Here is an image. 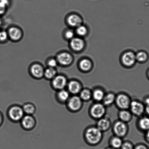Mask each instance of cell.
I'll list each match as a JSON object with an SVG mask.
<instances>
[{
    "mask_svg": "<svg viewBox=\"0 0 149 149\" xmlns=\"http://www.w3.org/2000/svg\"><path fill=\"white\" fill-rule=\"evenodd\" d=\"M102 132L96 127H89L85 132L84 135L85 141L89 145H97L102 141Z\"/></svg>",
    "mask_w": 149,
    "mask_h": 149,
    "instance_id": "6da1fadb",
    "label": "cell"
},
{
    "mask_svg": "<svg viewBox=\"0 0 149 149\" xmlns=\"http://www.w3.org/2000/svg\"><path fill=\"white\" fill-rule=\"evenodd\" d=\"M106 111L105 105L103 104L97 102L91 107L90 113L92 118L95 119H99L104 117Z\"/></svg>",
    "mask_w": 149,
    "mask_h": 149,
    "instance_id": "7a4b0ae2",
    "label": "cell"
},
{
    "mask_svg": "<svg viewBox=\"0 0 149 149\" xmlns=\"http://www.w3.org/2000/svg\"><path fill=\"white\" fill-rule=\"evenodd\" d=\"M131 102L128 95L124 93H120L116 96L115 102L117 106L122 110L128 109Z\"/></svg>",
    "mask_w": 149,
    "mask_h": 149,
    "instance_id": "3957f363",
    "label": "cell"
},
{
    "mask_svg": "<svg viewBox=\"0 0 149 149\" xmlns=\"http://www.w3.org/2000/svg\"><path fill=\"white\" fill-rule=\"evenodd\" d=\"M129 108L132 114L137 116H141L145 112V105L139 101H131Z\"/></svg>",
    "mask_w": 149,
    "mask_h": 149,
    "instance_id": "277c9868",
    "label": "cell"
},
{
    "mask_svg": "<svg viewBox=\"0 0 149 149\" xmlns=\"http://www.w3.org/2000/svg\"><path fill=\"white\" fill-rule=\"evenodd\" d=\"M113 130L116 136L122 138L126 135L128 132V126L126 123L120 120L115 123Z\"/></svg>",
    "mask_w": 149,
    "mask_h": 149,
    "instance_id": "5b68a950",
    "label": "cell"
},
{
    "mask_svg": "<svg viewBox=\"0 0 149 149\" xmlns=\"http://www.w3.org/2000/svg\"><path fill=\"white\" fill-rule=\"evenodd\" d=\"M82 101L80 97L74 95L69 98L68 107L71 111L74 112L79 111L82 107Z\"/></svg>",
    "mask_w": 149,
    "mask_h": 149,
    "instance_id": "8992f818",
    "label": "cell"
},
{
    "mask_svg": "<svg viewBox=\"0 0 149 149\" xmlns=\"http://www.w3.org/2000/svg\"><path fill=\"white\" fill-rule=\"evenodd\" d=\"M24 111L22 108L18 106H14L10 109L8 115L10 118L13 120L18 121L22 119Z\"/></svg>",
    "mask_w": 149,
    "mask_h": 149,
    "instance_id": "52a82bcc",
    "label": "cell"
},
{
    "mask_svg": "<svg viewBox=\"0 0 149 149\" xmlns=\"http://www.w3.org/2000/svg\"><path fill=\"white\" fill-rule=\"evenodd\" d=\"M67 79L65 76L62 75L56 76L52 81V85L53 87L56 89H63L67 85Z\"/></svg>",
    "mask_w": 149,
    "mask_h": 149,
    "instance_id": "ba28073f",
    "label": "cell"
},
{
    "mask_svg": "<svg viewBox=\"0 0 149 149\" xmlns=\"http://www.w3.org/2000/svg\"><path fill=\"white\" fill-rule=\"evenodd\" d=\"M67 86L69 92L73 95L79 93L82 90V85L80 82L77 81H71L68 84Z\"/></svg>",
    "mask_w": 149,
    "mask_h": 149,
    "instance_id": "9c48e42d",
    "label": "cell"
},
{
    "mask_svg": "<svg viewBox=\"0 0 149 149\" xmlns=\"http://www.w3.org/2000/svg\"><path fill=\"white\" fill-rule=\"evenodd\" d=\"M111 126L110 120L107 118L103 117L98 119L96 127L102 132L107 131L110 128Z\"/></svg>",
    "mask_w": 149,
    "mask_h": 149,
    "instance_id": "30bf717a",
    "label": "cell"
},
{
    "mask_svg": "<svg viewBox=\"0 0 149 149\" xmlns=\"http://www.w3.org/2000/svg\"><path fill=\"white\" fill-rule=\"evenodd\" d=\"M122 61L123 64L127 66H131L135 63L136 56L131 52L126 53L123 56Z\"/></svg>",
    "mask_w": 149,
    "mask_h": 149,
    "instance_id": "8fae6325",
    "label": "cell"
},
{
    "mask_svg": "<svg viewBox=\"0 0 149 149\" xmlns=\"http://www.w3.org/2000/svg\"><path fill=\"white\" fill-rule=\"evenodd\" d=\"M72 56L69 53L63 52L57 56V60L60 64L63 65H68L71 63Z\"/></svg>",
    "mask_w": 149,
    "mask_h": 149,
    "instance_id": "7c38bea8",
    "label": "cell"
},
{
    "mask_svg": "<svg viewBox=\"0 0 149 149\" xmlns=\"http://www.w3.org/2000/svg\"><path fill=\"white\" fill-rule=\"evenodd\" d=\"M31 72L33 76L37 78L42 77L44 75V70L42 66L39 64H34L31 66Z\"/></svg>",
    "mask_w": 149,
    "mask_h": 149,
    "instance_id": "4fadbf2b",
    "label": "cell"
},
{
    "mask_svg": "<svg viewBox=\"0 0 149 149\" xmlns=\"http://www.w3.org/2000/svg\"><path fill=\"white\" fill-rule=\"evenodd\" d=\"M70 45L73 50L76 51H79L83 48L84 43L81 39L75 38L72 39Z\"/></svg>",
    "mask_w": 149,
    "mask_h": 149,
    "instance_id": "5bb4252c",
    "label": "cell"
},
{
    "mask_svg": "<svg viewBox=\"0 0 149 149\" xmlns=\"http://www.w3.org/2000/svg\"><path fill=\"white\" fill-rule=\"evenodd\" d=\"M22 123L24 128L30 130L34 126L35 121L31 116L27 115L23 118Z\"/></svg>",
    "mask_w": 149,
    "mask_h": 149,
    "instance_id": "9a60e30c",
    "label": "cell"
},
{
    "mask_svg": "<svg viewBox=\"0 0 149 149\" xmlns=\"http://www.w3.org/2000/svg\"><path fill=\"white\" fill-rule=\"evenodd\" d=\"M8 35L12 40H20L22 36V32L19 29L13 27L10 29Z\"/></svg>",
    "mask_w": 149,
    "mask_h": 149,
    "instance_id": "2e32d148",
    "label": "cell"
},
{
    "mask_svg": "<svg viewBox=\"0 0 149 149\" xmlns=\"http://www.w3.org/2000/svg\"><path fill=\"white\" fill-rule=\"evenodd\" d=\"M67 22L68 24L71 26L77 27L81 25L82 20L79 16L76 14H72L68 17Z\"/></svg>",
    "mask_w": 149,
    "mask_h": 149,
    "instance_id": "e0dca14e",
    "label": "cell"
},
{
    "mask_svg": "<svg viewBox=\"0 0 149 149\" xmlns=\"http://www.w3.org/2000/svg\"><path fill=\"white\" fill-rule=\"evenodd\" d=\"M138 125L141 131L146 132L149 130V117L143 116L139 120Z\"/></svg>",
    "mask_w": 149,
    "mask_h": 149,
    "instance_id": "ac0fdd59",
    "label": "cell"
},
{
    "mask_svg": "<svg viewBox=\"0 0 149 149\" xmlns=\"http://www.w3.org/2000/svg\"><path fill=\"white\" fill-rule=\"evenodd\" d=\"M132 113L127 109H122L118 113L120 120L126 123L129 122L132 119Z\"/></svg>",
    "mask_w": 149,
    "mask_h": 149,
    "instance_id": "d6986e66",
    "label": "cell"
},
{
    "mask_svg": "<svg viewBox=\"0 0 149 149\" xmlns=\"http://www.w3.org/2000/svg\"><path fill=\"white\" fill-rule=\"evenodd\" d=\"M116 97V96L112 93H109L105 95L102 101L103 104L105 107L111 106L115 102Z\"/></svg>",
    "mask_w": 149,
    "mask_h": 149,
    "instance_id": "ffe728a7",
    "label": "cell"
},
{
    "mask_svg": "<svg viewBox=\"0 0 149 149\" xmlns=\"http://www.w3.org/2000/svg\"><path fill=\"white\" fill-rule=\"evenodd\" d=\"M105 94L102 89L97 88L92 92V98L97 102H100L103 100Z\"/></svg>",
    "mask_w": 149,
    "mask_h": 149,
    "instance_id": "44dd1931",
    "label": "cell"
},
{
    "mask_svg": "<svg viewBox=\"0 0 149 149\" xmlns=\"http://www.w3.org/2000/svg\"><path fill=\"white\" fill-rule=\"evenodd\" d=\"M123 142L121 137L115 136L112 137L109 141L110 146L116 149H120Z\"/></svg>",
    "mask_w": 149,
    "mask_h": 149,
    "instance_id": "7402d4cb",
    "label": "cell"
},
{
    "mask_svg": "<svg viewBox=\"0 0 149 149\" xmlns=\"http://www.w3.org/2000/svg\"><path fill=\"white\" fill-rule=\"evenodd\" d=\"M79 97L82 101H88L92 98V92L88 89L82 90L79 93Z\"/></svg>",
    "mask_w": 149,
    "mask_h": 149,
    "instance_id": "603a6c76",
    "label": "cell"
},
{
    "mask_svg": "<svg viewBox=\"0 0 149 149\" xmlns=\"http://www.w3.org/2000/svg\"><path fill=\"white\" fill-rule=\"evenodd\" d=\"M79 67L84 71H88L90 70L92 67V63L88 59H83L80 62Z\"/></svg>",
    "mask_w": 149,
    "mask_h": 149,
    "instance_id": "cb8c5ba5",
    "label": "cell"
},
{
    "mask_svg": "<svg viewBox=\"0 0 149 149\" xmlns=\"http://www.w3.org/2000/svg\"><path fill=\"white\" fill-rule=\"evenodd\" d=\"M56 73L57 72L54 68L49 67L44 70V75L46 79H54Z\"/></svg>",
    "mask_w": 149,
    "mask_h": 149,
    "instance_id": "d4e9b609",
    "label": "cell"
},
{
    "mask_svg": "<svg viewBox=\"0 0 149 149\" xmlns=\"http://www.w3.org/2000/svg\"><path fill=\"white\" fill-rule=\"evenodd\" d=\"M57 96L59 100L61 102H66L69 98V92L63 89L61 90L57 94Z\"/></svg>",
    "mask_w": 149,
    "mask_h": 149,
    "instance_id": "484cf974",
    "label": "cell"
},
{
    "mask_svg": "<svg viewBox=\"0 0 149 149\" xmlns=\"http://www.w3.org/2000/svg\"><path fill=\"white\" fill-rule=\"evenodd\" d=\"M23 109L24 112L29 115L34 113L35 112V107L34 105L30 104H26L24 105Z\"/></svg>",
    "mask_w": 149,
    "mask_h": 149,
    "instance_id": "4316f807",
    "label": "cell"
},
{
    "mask_svg": "<svg viewBox=\"0 0 149 149\" xmlns=\"http://www.w3.org/2000/svg\"><path fill=\"white\" fill-rule=\"evenodd\" d=\"M147 53L145 52H141L138 53L136 56V60L140 62H144L146 61L148 59Z\"/></svg>",
    "mask_w": 149,
    "mask_h": 149,
    "instance_id": "83f0119b",
    "label": "cell"
},
{
    "mask_svg": "<svg viewBox=\"0 0 149 149\" xmlns=\"http://www.w3.org/2000/svg\"><path fill=\"white\" fill-rule=\"evenodd\" d=\"M87 32V30L86 27L84 26H79L77 29V33L79 36H84L86 34Z\"/></svg>",
    "mask_w": 149,
    "mask_h": 149,
    "instance_id": "f1b7e54d",
    "label": "cell"
},
{
    "mask_svg": "<svg viewBox=\"0 0 149 149\" xmlns=\"http://www.w3.org/2000/svg\"><path fill=\"white\" fill-rule=\"evenodd\" d=\"M134 146L130 141L123 142L120 149H134Z\"/></svg>",
    "mask_w": 149,
    "mask_h": 149,
    "instance_id": "f546056e",
    "label": "cell"
},
{
    "mask_svg": "<svg viewBox=\"0 0 149 149\" xmlns=\"http://www.w3.org/2000/svg\"><path fill=\"white\" fill-rule=\"evenodd\" d=\"M8 34L5 31H0V41H4L8 38Z\"/></svg>",
    "mask_w": 149,
    "mask_h": 149,
    "instance_id": "4dcf8cb0",
    "label": "cell"
},
{
    "mask_svg": "<svg viewBox=\"0 0 149 149\" xmlns=\"http://www.w3.org/2000/svg\"><path fill=\"white\" fill-rule=\"evenodd\" d=\"M74 33L73 31L71 30H68L66 31L65 33V36L67 39L70 40L73 38L74 36Z\"/></svg>",
    "mask_w": 149,
    "mask_h": 149,
    "instance_id": "1f68e13d",
    "label": "cell"
},
{
    "mask_svg": "<svg viewBox=\"0 0 149 149\" xmlns=\"http://www.w3.org/2000/svg\"><path fill=\"white\" fill-rule=\"evenodd\" d=\"M48 65L49 67L54 68L57 65V61L54 59H50L48 62Z\"/></svg>",
    "mask_w": 149,
    "mask_h": 149,
    "instance_id": "d6a6232c",
    "label": "cell"
},
{
    "mask_svg": "<svg viewBox=\"0 0 149 149\" xmlns=\"http://www.w3.org/2000/svg\"><path fill=\"white\" fill-rule=\"evenodd\" d=\"M134 149H149V148L146 145L141 143L134 146Z\"/></svg>",
    "mask_w": 149,
    "mask_h": 149,
    "instance_id": "836d02e7",
    "label": "cell"
},
{
    "mask_svg": "<svg viewBox=\"0 0 149 149\" xmlns=\"http://www.w3.org/2000/svg\"><path fill=\"white\" fill-rule=\"evenodd\" d=\"M7 7V6L0 2V15H2L5 13Z\"/></svg>",
    "mask_w": 149,
    "mask_h": 149,
    "instance_id": "e575fe53",
    "label": "cell"
},
{
    "mask_svg": "<svg viewBox=\"0 0 149 149\" xmlns=\"http://www.w3.org/2000/svg\"><path fill=\"white\" fill-rule=\"evenodd\" d=\"M145 139L146 142L149 144V130L146 132Z\"/></svg>",
    "mask_w": 149,
    "mask_h": 149,
    "instance_id": "d590c367",
    "label": "cell"
},
{
    "mask_svg": "<svg viewBox=\"0 0 149 149\" xmlns=\"http://www.w3.org/2000/svg\"><path fill=\"white\" fill-rule=\"evenodd\" d=\"M144 104L146 106L149 105V97H146L144 100Z\"/></svg>",
    "mask_w": 149,
    "mask_h": 149,
    "instance_id": "8d00e7d4",
    "label": "cell"
},
{
    "mask_svg": "<svg viewBox=\"0 0 149 149\" xmlns=\"http://www.w3.org/2000/svg\"><path fill=\"white\" fill-rule=\"evenodd\" d=\"M0 2H2L7 6L9 5V2L8 0H0Z\"/></svg>",
    "mask_w": 149,
    "mask_h": 149,
    "instance_id": "74e56055",
    "label": "cell"
},
{
    "mask_svg": "<svg viewBox=\"0 0 149 149\" xmlns=\"http://www.w3.org/2000/svg\"><path fill=\"white\" fill-rule=\"evenodd\" d=\"M145 112L148 116L149 117V105L145 106Z\"/></svg>",
    "mask_w": 149,
    "mask_h": 149,
    "instance_id": "f35d334b",
    "label": "cell"
},
{
    "mask_svg": "<svg viewBox=\"0 0 149 149\" xmlns=\"http://www.w3.org/2000/svg\"><path fill=\"white\" fill-rule=\"evenodd\" d=\"M3 121V117L2 114L0 113V126L2 124Z\"/></svg>",
    "mask_w": 149,
    "mask_h": 149,
    "instance_id": "ab89813d",
    "label": "cell"
},
{
    "mask_svg": "<svg viewBox=\"0 0 149 149\" xmlns=\"http://www.w3.org/2000/svg\"><path fill=\"white\" fill-rule=\"evenodd\" d=\"M106 149H116L114 148H112V147H110V146H109V147L107 148H106Z\"/></svg>",
    "mask_w": 149,
    "mask_h": 149,
    "instance_id": "60d3db41",
    "label": "cell"
},
{
    "mask_svg": "<svg viewBox=\"0 0 149 149\" xmlns=\"http://www.w3.org/2000/svg\"><path fill=\"white\" fill-rule=\"evenodd\" d=\"M147 76L148 77V79H149V70H148V71Z\"/></svg>",
    "mask_w": 149,
    "mask_h": 149,
    "instance_id": "b9f144b4",
    "label": "cell"
},
{
    "mask_svg": "<svg viewBox=\"0 0 149 149\" xmlns=\"http://www.w3.org/2000/svg\"><path fill=\"white\" fill-rule=\"evenodd\" d=\"M1 20L0 19V25H1Z\"/></svg>",
    "mask_w": 149,
    "mask_h": 149,
    "instance_id": "7bdbcfd3",
    "label": "cell"
}]
</instances>
